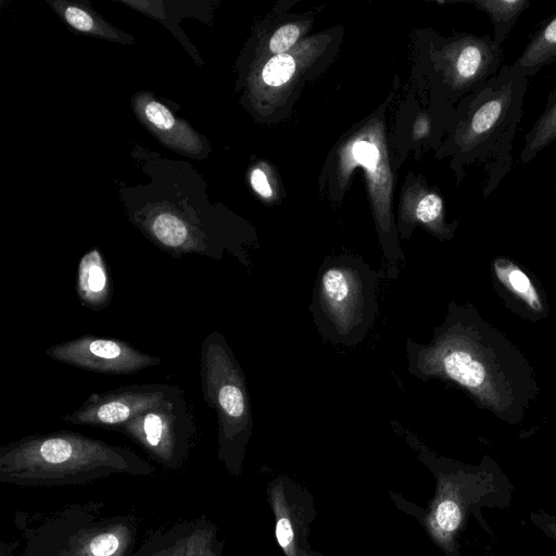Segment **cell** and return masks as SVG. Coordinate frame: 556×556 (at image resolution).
I'll return each mask as SVG.
<instances>
[{
	"instance_id": "cell-1",
	"label": "cell",
	"mask_w": 556,
	"mask_h": 556,
	"mask_svg": "<svg viewBox=\"0 0 556 556\" xmlns=\"http://www.w3.org/2000/svg\"><path fill=\"white\" fill-rule=\"evenodd\" d=\"M528 78L513 64L469 93L462 105L455 146L459 164L482 167L486 199L511 170L513 141L522 116Z\"/></svg>"
},
{
	"instance_id": "cell-2",
	"label": "cell",
	"mask_w": 556,
	"mask_h": 556,
	"mask_svg": "<svg viewBox=\"0 0 556 556\" xmlns=\"http://www.w3.org/2000/svg\"><path fill=\"white\" fill-rule=\"evenodd\" d=\"M379 277L354 260L333 261L319 269L309 309L324 340L346 346L364 340L378 313Z\"/></svg>"
},
{
	"instance_id": "cell-3",
	"label": "cell",
	"mask_w": 556,
	"mask_h": 556,
	"mask_svg": "<svg viewBox=\"0 0 556 556\" xmlns=\"http://www.w3.org/2000/svg\"><path fill=\"white\" fill-rule=\"evenodd\" d=\"M200 376L204 401L217 415L222 444L243 451L253 427L250 395L242 368L218 331L201 343Z\"/></svg>"
},
{
	"instance_id": "cell-4",
	"label": "cell",
	"mask_w": 556,
	"mask_h": 556,
	"mask_svg": "<svg viewBox=\"0 0 556 556\" xmlns=\"http://www.w3.org/2000/svg\"><path fill=\"white\" fill-rule=\"evenodd\" d=\"M435 475L437 488L429 502L422 523L429 535L447 556H459L455 538L462 529L471 504L479 502L482 482L429 466Z\"/></svg>"
},
{
	"instance_id": "cell-5",
	"label": "cell",
	"mask_w": 556,
	"mask_h": 556,
	"mask_svg": "<svg viewBox=\"0 0 556 556\" xmlns=\"http://www.w3.org/2000/svg\"><path fill=\"white\" fill-rule=\"evenodd\" d=\"M46 354L60 363L110 375L134 374L161 363V358L146 354L125 341L94 336L54 344L46 350Z\"/></svg>"
},
{
	"instance_id": "cell-6",
	"label": "cell",
	"mask_w": 556,
	"mask_h": 556,
	"mask_svg": "<svg viewBox=\"0 0 556 556\" xmlns=\"http://www.w3.org/2000/svg\"><path fill=\"white\" fill-rule=\"evenodd\" d=\"M180 388L164 383L123 386L102 393H92L75 410L63 416L77 425L119 426L161 404Z\"/></svg>"
},
{
	"instance_id": "cell-7",
	"label": "cell",
	"mask_w": 556,
	"mask_h": 556,
	"mask_svg": "<svg viewBox=\"0 0 556 556\" xmlns=\"http://www.w3.org/2000/svg\"><path fill=\"white\" fill-rule=\"evenodd\" d=\"M269 505L275 516V534L286 556H323L308 542L309 525L316 517L308 490L287 476L268 484Z\"/></svg>"
},
{
	"instance_id": "cell-8",
	"label": "cell",
	"mask_w": 556,
	"mask_h": 556,
	"mask_svg": "<svg viewBox=\"0 0 556 556\" xmlns=\"http://www.w3.org/2000/svg\"><path fill=\"white\" fill-rule=\"evenodd\" d=\"M194 412L182 389L161 404L116 426L156 451H169L194 429Z\"/></svg>"
},
{
	"instance_id": "cell-9",
	"label": "cell",
	"mask_w": 556,
	"mask_h": 556,
	"mask_svg": "<svg viewBox=\"0 0 556 556\" xmlns=\"http://www.w3.org/2000/svg\"><path fill=\"white\" fill-rule=\"evenodd\" d=\"M115 451L102 443L72 433H58L25 440L8 455L47 465L91 463L108 459Z\"/></svg>"
},
{
	"instance_id": "cell-10",
	"label": "cell",
	"mask_w": 556,
	"mask_h": 556,
	"mask_svg": "<svg viewBox=\"0 0 556 556\" xmlns=\"http://www.w3.org/2000/svg\"><path fill=\"white\" fill-rule=\"evenodd\" d=\"M136 108L141 119L166 144L191 154L200 152L202 144L198 136L185 122L176 119L164 104L143 98V100L138 99Z\"/></svg>"
},
{
	"instance_id": "cell-11",
	"label": "cell",
	"mask_w": 556,
	"mask_h": 556,
	"mask_svg": "<svg viewBox=\"0 0 556 556\" xmlns=\"http://www.w3.org/2000/svg\"><path fill=\"white\" fill-rule=\"evenodd\" d=\"M76 291L80 303L92 311L106 308L112 290L105 262L98 249H91L77 267Z\"/></svg>"
},
{
	"instance_id": "cell-12",
	"label": "cell",
	"mask_w": 556,
	"mask_h": 556,
	"mask_svg": "<svg viewBox=\"0 0 556 556\" xmlns=\"http://www.w3.org/2000/svg\"><path fill=\"white\" fill-rule=\"evenodd\" d=\"M556 62V13L531 37L530 41L513 63L527 78L542 67Z\"/></svg>"
},
{
	"instance_id": "cell-13",
	"label": "cell",
	"mask_w": 556,
	"mask_h": 556,
	"mask_svg": "<svg viewBox=\"0 0 556 556\" xmlns=\"http://www.w3.org/2000/svg\"><path fill=\"white\" fill-rule=\"evenodd\" d=\"M556 141V86L547 96L541 115L525 136V146L520 152L519 161L527 164L539 152Z\"/></svg>"
},
{
	"instance_id": "cell-14",
	"label": "cell",
	"mask_w": 556,
	"mask_h": 556,
	"mask_svg": "<svg viewBox=\"0 0 556 556\" xmlns=\"http://www.w3.org/2000/svg\"><path fill=\"white\" fill-rule=\"evenodd\" d=\"M470 4L486 13L493 25V40L503 45L518 17L530 5L529 0H475Z\"/></svg>"
},
{
	"instance_id": "cell-15",
	"label": "cell",
	"mask_w": 556,
	"mask_h": 556,
	"mask_svg": "<svg viewBox=\"0 0 556 556\" xmlns=\"http://www.w3.org/2000/svg\"><path fill=\"white\" fill-rule=\"evenodd\" d=\"M58 4L60 8L56 10L60 11L63 18L73 28L83 33L108 37L111 39L119 37L117 31L103 24V22L94 17L89 11L73 4Z\"/></svg>"
},
{
	"instance_id": "cell-16",
	"label": "cell",
	"mask_w": 556,
	"mask_h": 556,
	"mask_svg": "<svg viewBox=\"0 0 556 556\" xmlns=\"http://www.w3.org/2000/svg\"><path fill=\"white\" fill-rule=\"evenodd\" d=\"M498 278L522 296L534 309L541 308L540 298L527 275L514 264L500 260L495 263Z\"/></svg>"
},
{
	"instance_id": "cell-17",
	"label": "cell",
	"mask_w": 556,
	"mask_h": 556,
	"mask_svg": "<svg viewBox=\"0 0 556 556\" xmlns=\"http://www.w3.org/2000/svg\"><path fill=\"white\" fill-rule=\"evenodd\" d=\"M294 70V60L286 53H280L266 63L262 75L267 85L277 87L288 81Z\"/></svg>"
},
{
	"instance_id": "cell-18",
	"label": "cell",
	"mask_w": 556,
	"mask_h": 556,
	"mask_svg": "<svg viewBox=\"0 0 556 556\" xmlns=\"http://www.w3.org/2000/svg\"><path fill=\"white\" fill-rule=\"evenodd\" d=\"M442 199L435 193L426 194L417 204L416 216L425 224H433L441 219Z\"/></svg>"
},
{
	"instance_id": "cell-19",
	"label": "cell",
	"mask_w": 556,
	"mask_h": 556,
	"mask_svg": "<svg viewBox=\"0 0 556 556\" xmlns=\"http://www.w3.org/2000/svg\"><path fill=\"white\" fill-rule=\"evenodd\" d=\"M300 30L295 25L281 26L273 35L269 48L273 52L282 53L287 51L298 39Z\"/></svg>"
},
{
	"instance_id": "cell-20",
	"label": "cell",
	"mask_w": 556,
	"mask_h": 556,
	"mask_svg": "<svg viewBox=\"0 0 556 556\" xmlns=\"http://www.w3.org/2000/svg\"><path fill=\"white\" fill-rule=\"evenodd\" d=\"M353 156L370 169H375L379 159L378 149L367 141H356L353 146Z\"/></svg>"
},
{
	"instance_id": "cell-21",
	"label": "cell",
	"mask_w": 556,
	"mask_h": 556,
	"mask_svg": "<svg viewBox=\"0 0 556 556\" xmlns=\"http://www.w3.org/2000/svg\"><path fill=\"white\" fill-rule=\"evenodd\" d=\"M118 540L113 534H102L90 543V551L94 556H110L116 552Z\"/></svg>"
},
{
	"instance_id": "cell-22",
	"label": "cell",
	"mask_w": 556,
	"mask_h": 556,
	"mask_svg": "<svg viewBox=\"0 0 556 556\" xmlns=\"http://www.w3.org/2000/svg\"><path fill=\"white\" fill-rule=\"evenodd\" d=\"M533 522L549 538L556 541V517L543 511L532 513Z\"/></svg>"
},
{
	"instance_id": "cell-23",
	"label": "cell",
	"mask_w": 556,
	"mask_h": 556,
	"mask_svg": "<svg viewBox=\"0 0 556 556\" xmlns=\"http://www.w3.org/2000/svg\"><path fill=\"white\" fill-rule=\"evenodd\" d=\"M251 185L253 189L264 198L271 195V188L268 184L267 177L260 168H255L251 174Z\"/></svg>"
},
{
	"instance_id": "cell-24",
	"label": "cell",
	"mask_w": 556,
	"mask_h": 556,
	"mask_svg": "<svg viewBox=\"0 0 556 556\" xmlns=\"http://www.w3.org/2000/svg\"><path fill=\"white\" fill-rule=\"evenodd\" d=\"M555 192H556V185H555Z\"/></svg>"
}]
</instances>
